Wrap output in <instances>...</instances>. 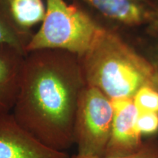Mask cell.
<instances>
[{
    "label": "cell",
    "instance_id": "obj_7",
    "mask_svg": "<svg viewBox=\"0 0 158 158\" xmlns=\"http://www.w3.org/2000/svg\"><path fill=\"white\" fill-rule=\"evenodd\" d=\"M25 56L10 45H0V114L10 113L14 107Z\"/></svg>",
    "mask_w": 158,
    "mask_h": 158
},
{
    "label": "cell",
    "instance_id": "obj_1",
    "mask_svg": "<svg viewBox=\"0 0 158 158\" xmlns=\"http://www.w3.org/2000/svg\"><path fill=\"white\" fill-rule=\"evenodd\" d=\"M80 58L68 51L41 49L27 53L19 93L11 113L18 124L51 149L74 145V122L86 85Z\"/></svg>",
    "mask_w": 158,
    "mask_h": 158
},
{
    "label": "cell",
    "instance_id": "obj_2",
    "mask_svg": "<svg viewBox=\"0 0 158 158\" xmlns=\"http://www.w3.org/2000/svg\"><path fill=\"white\" fill-rule=\"evenodd\" d=\"M80 60L86 84L110 100L133 99L143 86L158 91V70L152 63L106 29Z\"/></svg>",
    "mask_w": 158,
    "mask_h": 158
},
{
    "label": "cell",
    "instance_id": "obj_14",
    "mask_svg": "<svg viewBox=\"0 0 158 158\" xmlns=\"http://www.w3.org/2000/svg\"><path fill=\"white\" fill-rule=\"evenodd\" d=\"M149 61L152 63V64L158 70V47H157L155 49H154Z\"/></svg>",
    "mask_w": 158,
    "mask_h": 158
},
{
    "label": "cell",
    "instance_id": "obj_5",
    "mask_svg": "<svg viewBox=\"0 0 158 158\" xmlns=\"http://www.w3.org/2000/svg\"><path fill=\"white\" fill-rule=\"evenodd\" d=\"M110 100L114 108V118L104 157H120L137 152L144 141L136 127L138 110L133 99L118 98Z\"/></svg>",
    "mask_w": 158,
    "mask_h": 158
},
{
    "label": "cell",
    "instance_id": "obj_9",
    "mask_svg": "<svg viewBox=\"0 0 158 158\" xmlns=\"http://www.w3.org/2000/svg\"><path fill=\"white\" fill-rule=\"evenodd\" d=\"M32 35L31 30L21 28L15 23L10 9V0H0V45H10L26 56Z\"/></svg>",
    "mask_w": 158,
    "mask_h": 158
},
{
    "label": "cell",
    "instance_id": "obj_6",
    "mask_svg": "<svg viewBox=\"0 0 158 158\" xmlns=\"http://www.w3.org/2000/svg\"><path fill=\"white\" fill-rule=\"evenodd\" d=\"M0 158H71L67 152L43 145L17 123L10 113L0 114Z\"/></svg>",
    "mask_w": 158,
    "mask_h": 158
},
{
    "label": "cell",
    "instance_id": "obj_10",
    "mask_svg": "<svg viewBox=\"0 0 158 158\" xmlns=\"http://www.w3.org/2000/svg\"><path fill=\"white\" fill-rule=\"evenodd\" d=\"M10 9L15 23L27 30L42 23L46 13L43 0H10Z\"/></svg>",
    "mask_w": 158,
    "mask_h": 158
},
{
    "label": "cell",
    "instance_id": "obj_4",
    "mask_svg": "<svg viewBox=\"0 0 158 158\" xmlns=\"http://www.w3.org/2000/svg\"><path fill=\"white\" fill-rule=\"evenodd\" d=\"M113 118L111 100L98 88L85 85L79 94L74 122L77 155L104 157Z\"/></svg>",
    "mask_w": 158,
    "mask_h": 158
},
{
    "label": "cell",
    "instance_id": "obj_11",
    "mask_svg": "<svg viewBox=\"0 0 158 158\" xmlns=\"http://www.w3.org/2000/svg\"><path fill=\"white\" fill-rule=\"evenodd\" d=\"M133 102L138 112L158 113V91L150 86H143L133 97Z\"/></svg>",
    "mask_w": 158,
    "mask_h": 158
},
{
    "label": "cell",
    "instance_id": "obj_13",
    "mask_svg": "<svg viewBox=\"0 0 158 158\" xmlns=\"http://www.w3.org/2000/svg\"><path fill=\"white\" fill-rule=\"evenodd\" d=\"M136 127L141 135H154L158 132V113L138 112Z\"/></svg>",
    "mask_w": 158,
    "mask_h": 158
},
{
    "label": "cell",
    "instance_id": "obj_12",
    "mask_svg": "<svg viewBox=\"0 0 158 158\" xmlns=\"http://www.w3.org/2000/svg\"><path fill=\"white\" fill-rule=\"evenodd\" d=\"M71 158H158V140L153 138L145 141L142 147L137 152L124 157H106L75 155H73Z\"/></svg>",
    "mask_w": 158,
    "mask_h": 158
},
{
    "label": "cell",
    "instance_id": "obj_3",
    "mask_svg": "<svg viewBox=\"0 0 158 158\" xmlns=\"http://www.w3.org/2000/svg\"><path fill=\"white\" fill-rule=\"evenodd\" d=\"M46 13L38 31L33 33L27 52L55 49L79 58L93 47L104 29L78 6L64 0H45Z\"/></svg>",
    "mask_w": 158,
    "mask_h": 158
},
{
    "label": "cell",
    "instance_id": "obj_8",
    "mask_svg": "<svg viewBox=\"0 0 158 158\" xmlns=\"http://www.w3.org/2000/svg\"><path fill=\"white\" fill-rule=\"evenodd\" d=\"M104 16L127 25L147 20L148 12L138 0H84Z\"/></svg>",
    "mask_w": 158,
    "mask_h": 158
}]
</instances>
